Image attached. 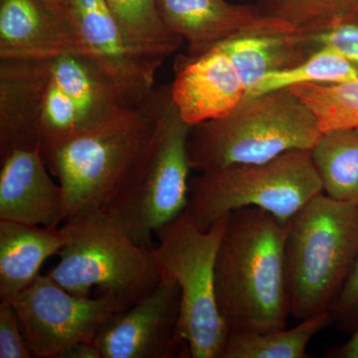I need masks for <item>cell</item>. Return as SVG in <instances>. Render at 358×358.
<instances>
[{"label": "cell", "mask_w": 358, "mask_h": 358, "mask_svg": "<svg viewBox=\"0 0 358 358\" xmlns=\"http://www.w3.org/2000/svg\"><path fill=\"white\" fill-rule=\"evenodd\" d=\"M358 257V203L324 192L288 223L286 240L289 308L303 320L329 313Z\"/></svg>", "instance_id": "277c9868"}, {"label": "cell", "mask_w": 358, "mask_h": 358, "mask_svg": "<svg viewBox=\"0 0 358 358\" xmlns=\"http://www.w3.org/2000/svg\"><path fill=\"white\" fill-rule=\"evenodd\" d=\"M343 21H352V22L358 23V0H355L352 4V8L346 14Z\"/></svg>", "instance_id": "1f68e13d"}, {"label": "cell", "mask_w": 358, "mask_h": 358, "mask_svg": "<svg viewBox=\"0 0 358 358\" xmlns=\"http://www.w3.org/2000/svg\"><path fill=\"white\" fill-rule=\"evenodd\" d=\"M127 41L145 58L162 65L183 39L160 17L157 0H106Z\"/></svg>", "instance_id": "7402d4cb"}, {"label": "cell", "mask_w": 358, "mask_h": 358, "mask_svg": "<svg viewBox=\"0 0 358 358\" xmlns=\"http://www.w3.org/2000/svg\"><path fill=\"white\" fill-rule=\"evenodd\" d=\"M180 313L178 285L162 274L154 291L106 322L95 338L101 358L190 357Z\"/></svg>", "instance_id": "8fae6325"}, {"label": "cell", "mask_w": 358, "mask_h": 358, "mask_svg": "<svg viewBox=\"0 0 358 358\" xmlns=\"http://www.w3.org/2000/svg\"><path fill=\"white\" fill-rule=\"evenodd\" d=\"M171 100V87L155 88L100 126L41 152L64 192L66 221L114 203L147 159Z\"/></svg>", "instance_id": "6da1fadb"}, {"label": "cell", "mask_w": 358, "mask_h": 358, "mask_svg": "<svg viewBox=\"0 0 358 358\" xmlns=\"http://www.w3.org/2000/svg\"><path fill=\"white\" fill-rule=\"evenodd\" d=\"M143 99L122 92L76 52L55 56L49 65L42 98L41 152L100 126Z\"/></svg>", "instance_id": "9c48e42d"}, {"label": "cell", "mask_w": 358, "mask_h": 358, "mask_svg": "<svg viewBox=\"0 0 358 358\" xmlns=\"http://www.w3.org/2000/svg\"><path fill=\"white\" fill-rule=\"evenodd\" d=\"M70 240L48 275L66 291L88 296L98 288L133 306L162 279L152 249L134 241L103 212H85L64 223Z\"/></svg>", "instance_id": "8992f818"}, {"label": "cell", "mask_w": 358, "mask_h": 358, "mask_svg": "<svg viewBox=\"0 0 358 358\" xmlns=\"http://www.w3.org/2000/svg\"><path fill=\"white\" fill-rule=\"evenodd\" d=\"M13 303L0 301V358H31Z\"/></svg>", "instance_id": "4316f807"}, {"label": "cell", "mask_w": 358, "mask_h": 358, "mask_svg": "<svg viewBox=\"0 0 358 358\" xmlns=\"http://www.w3.org/2000/svg\"><path fill=\"white\" fill-rule=\"evenodd\" d=\"M59 358H101V355L95 345V341H92V343H80L70 346Z\"/></svg>", "instance_id": "f546056e"}, {"label": "cell", "mask_w": 358, "mask_h": 358, "mask_svg": "<svg viewBox=\"0 0 358 358\" xmlns=\"http://www.w3.org/2000/svg\"><path fill=\"white\" fill-rule=\"evenodd\" d=\"M69 240L65 224L42 227L0 220V301H13L28 288L45 261Z\"/></svg>", "instance_id": "ac0fdd59"}, {"label": "cell", "mask_w": 358, "mask_h": 358, "mask_svg": "<svg viewBox=\"0 0 358 358\" xmlns=\"http://www.w3.org/2000/svg\"><path fill=\"white\" fill-rule=\"evenodd\" d=\"M49 6L53 9L59 15L66 18L68 7L70 6L71 0H44Z\"/></svg>", "instance_id": "4dcf8cb0"}, {"label": "cell", "mask_w": 358, "mask_h": 358, "mask_svg": "<svg viewBox=\"0 0 358 358\" xmlns=\"http://www.w3.org/2000/svg\"><path fill=\"white\" fill-rule=\"evenodd\" d=\"M288 224L257 207L228 214L215 263L219 312L229 329H285L291 315Z\"/></svg>", "instance_id": "7a4b0ae2"}, {"label": "cell", "mask_w": 358, "mask_h": 358, "mask_svg": "<svg viewBox=\"0 0 358 358\" xmlns=\"http://www.w3.org/2000/svg\"><path fill=\"white\" fill-rule=\"evenodd\" d=\"M322 192L312 150H294L265 164L201 173L189 183L185 212L203 231L231 212L246 207L263 209L280 222L288 224Z\"/></svg>", "instance_id": "5b68a950"}, {"label": "cell", "mask_w": 358, "mask_h": 358, "mask_svg": "<svg viewBox=\"0 0 358 358\" xmlns=\"http://www.w3.org/2000/svg\"><path fill=\"white\" fill-rule=\"evenodd\" d=\"M305 103L322 134L358 131V79L338 84H303L288 89Z\"/></svg>", "instance_id": "603a6c76"}, {"label": "cell", "mask_w": 358, "mask_h": 358, "mask_svg": "<svg viewBox=\"0 0 358 358\" xmlns=\"http://www.w3.org/2000/svg\"><path fill=\"white\" fill-rule=\"evenodd\" d=\"M186 124L171 100L147 159L103 214L136 243L154 248L152 235L186 210L192 171Z\"/></svg>", "instance_id": "ba28073f"}, {"label": "cell", "mask_w": 358, "mask_h": 358, "mask_svg": "<svg viewBox=\"0 0 358 358\" xmlns=\"http://www.w3.org/2000/svg\"><path fill=\"white\" fill-rule=\"evenodd\" d=\"M329 313L341 331H355L358 324V257Z\"/></svg>", "instance_id": "83f0119b"}, {"label": "cell", "mask_w": 358, "mask_h": 358, "mask_svg": "<svg viewBox=\"0 0 358 358\" xmlns=\"http://www.w3.org/2000/svg\"><path fill=\"white\" fill-rule=\"evenodd\" d=\"M160 17L193 56L240 36L298 32L286 21L225 0H157Z\"/></svg>", "instance_id": "4fadbf2b"}, {"label": "cell", "mask_w": 358, "mask_h": 358, "mask_svg": "<svg viewBox=\"0 0 358 358\" xmlns=\"http://www.w3.org/2000/svg\"><path fill=\"white\" fill-rule=\"evenodd\" d=\"M319 122L288 89L248 96L225 117L190 129V166L200 173L261 164L294 150H312Z\"/></svg>", "instance_id": "3957f363"}, {"label": "cell", "mask_w": 358, "mask_h": 358, "mask_svg": "<svg viewBox=\"0 0 358 358\" xmlns=\"http://www.w3.org/2000/svg\"><path fill=\"white\" fill-rule=\"evenodd\" d=\"M219 45L229 56L247 92L268 73L294 67L317 51L310 34L300 32L247 35Z\"/></svg>", "instance_id": "d6986e66"}, {"label": "cell", "mask_w": 358, "mask_h": 358, "mask_svg": "<svg viewBox=\"0 0 358 358\" xmlns=\"http://www.w3.org/2000/svg\"><path fill=\"white\" fill-rule=\"evenodd\" d=\"M73 51L134 99L155 89L160 65L138 53L127 41L106 0H71L66 13Z\"/></svg>", "instance_id": "7c38bea8"}, {"label": "cell", "mask_w": 358, "mask_h": 358, "mask_svg": "<svg viewBox=\"0 0 358 358\" xmlns=\"http://www.w3.org/2000/svg\"><path fill=\"white\" fill-rule=\"evenodd\" d=\"M52 58H0V159L13 150L40 148V113Z\"/></svg>", "instance_id": "2e32d148"}, {"label": "cell", "mask_w": 358, "mask_h": 358, "mask_svg": "<svg viewBox=\"0 0 358 358\" xmlns=\"http://www.w3.org/2000/svg\"><path fill=\"white\" fill-rule=\"evenodd\" d=\"M228 215L199 229L183 212L155 232L152 253L162 274L180 289V333L192 358H222L229 327L219 312L215 263Z\"/></svg>", "instance_id": "52a82bcc"}, {"label": "cell", "mask_w": 358, "mask_h": 358, "mask_svg": "<svg viewBox=\"0 0 358 358\" xmlns=\"http://www.w3.org/2000/svg\"><path fill=\"white\" fill-rule=\"evenodd\" d=\"M352 338L343 345L334 346L326 353L329 358H358V324Z\"/></svg>", "instance_id": "f1b7e54d"}, {"label": "cell", "mask_w": 358, "mask_h": 358, "mask_svg": "<svg viewBox=\"0 0 358 358\" xmlns=\"http://www.w3.org/2000/svg\"><path fill=\"white\" fill-rule=\"evenodd\" d=\"M310 36L317 50L324 48L336 52L358 71V23L341 21Z\"/></svg>", "instance_id": "484cf974"}, {"label": "cell", "mask_w": 358, "mask_h": 358, "mask_svg": "<svg viewBox=\"0 0 358 358\" xmlns=\"http://www.w3.org/2000/svg\"><path fill=\"white\" fill-rule=\"evenodd\" d=\"M10 303L35 358H59L70 346L95 341L113 315L131 307L114 294L95 299L71 294L48 274L39 275Z\"/></svg>", "instance_id": "30bf717a"}, {"label": "cell", "mask_w": 358, "mask_h": 358, "mask_svg": "<svg viewBox=\"0 0 358 358\" xmlns=\"http://www.w3.org/2000/svg\"><path fill=\"white\" fill-rule=\"evenodd\" d=\"M68 51L69 24L44 0H0V58H52Z\"/></svg>", "instance_id": "e0dca14e"}, {"label": "cell", "mask_w": 358, "mask_h": 358, "mask_svg": "<svg viewBox=\"0 0 358 358\" xmlns=\"http://www.w3.org/2000/svg\"><path fill=\"white\" fill-rule=\"evenodd\" d=\"M48 171L40 148L13 150L1 160L0 220L42 227L65 222L64 192Z\"/></svg>", "instance_id": "9a60e30c"}, {"label": "cell", "mask_w": 358, "mask_h": 358, "mask_svg": "<svg viewBox=\"0 0 358 358\" xmlns=\"http://www.w3.org/2000/svg\"><path fill=\"white\" fill-rule=\"evenodd\" d=\"M358 79V71L350 62L329 49H319L303 62L268 73L250 89L245 98L303 84H338Z\"/></svg>", "instance_id": "cb8c5ba5"}, {"label": "cell", "mask_w": 358, "mask_h": 358, "mask_svg": "<svg viewBox=\"0 0 358 358\" xmlns=\"http://www.w3.org/2000/svg\"><path fill=\"white\" fill-rule=\"evenodd\" d=\"M333 322L324 313L301 320L293 329L268 331L231 329L222 358H306L313 336Z\"/></svg>", "instance_id": "ffe728a7"}, {"label": "cell", "mask_w": 358, "mask_h": 358, "mask_svg": "<svg viewBox=\"0 0 358 358\" xmlns=\"http://www.w3.org/2000/svg\"><path fill=\"white\" fill-rule=\"evenodd\" d=\"M246 87L220 45L178 67L171 86L181 119L196 126L232 112L246 96Z\"/></svg>", "instance_id": "5bb4252c"}, {"label": "cell", "mask_w": 358, "mask_h": 358, "mask_svg": "<svg viewBox=\"0 0 358 358\" xmlns=\"http://www.w3.org/2000/svg\"><path fill=\"white\" fill-rule=\"evenodd\" d=\"M355 0H272L264 13L293 26L296 31L313 34L338 24Z\"/></svg>", "instance_id": "d4e9b609"}, {"label": "cell", "mask_w": 358, "mask_h": 358, "mask_svg": "<svg viewBox=\"0 0 358 358\" xmlns=\"http://www.w3.org/2000/svg\"><path fill=\"white\" fill-rule=\"evenodd\" d=\"M324 193L336 201L358 203V131L322 134L312 148Z\"/></svg>", "instance_id": "44dd1931"}]
</instances>
